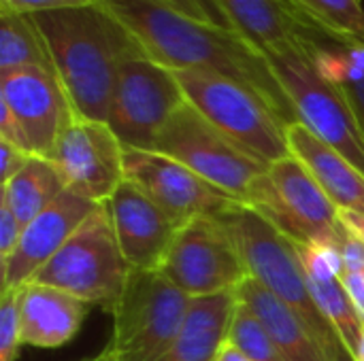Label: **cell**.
Masks as SVG:
<instances>
[{"label": "cell", "instance_id": "ba28073f", "mask_svg": "<svg viewBox=\"0 0 364 361\" xmlns=\"http://www.w3.org/2000/svg\"><path fill=\"white\" fill-rule=\"evenodd\" d=\"M296 117L364 177V134L343 94L320 72L301 40L262 53Z\"/></svg>", "mask_w": 364, "mask_h": 361}, {"label": "cell", "instance_id": "2e32d148", "mask_svg": "<svg viewBox=\"0 0 364 361\" xmlns=\"http://www.w3.org/2000/svg\"><path fill=\"white\" fill-rule=\"evenodd\" d=\"M98 204L73 191H64L49 209L34 217L21 234L13 255L2 262L0 291L23 287L41 272V268L68 243Z\"/></svg>", "mask_w": 364, "mask_h": 361}, {"label": "cell", "instance_id": "3957f363", "mask_svg": "<svg viewBox=\"0 0 364 361\" xmlns=\"http://www.w3.org/2000/svg\"><path fill=\"white\" fill-rule=\"evenodd\" d=\"M230 232L247 277L301 315L333 361H352L341 338L311 298L294 243L243 202L215 215Z\"/></svg>", "mask_w": 364, "mask_h": 361}, {"label": "cell", "instance_id": "cb8c5ba5", "mask_svg": "<svg viewBox=\"0 0 364 361\" xmlns=\"http://www.w3.org/2000/svg\"><path fill=\"white\" fill-rule=\"evenodd\" d=\"M64 191L66 183L55 162L41 155H30L23 168L9 183L2 185L0 200L9 204L13 215L26 228Z\"/></svg>", "mask_w": 364, "mask_h": 361}, {"label": "cell", "instance_id": "5bb4252c", "mask_svg": "<svg viewBox=\"0 0 364 361\" xmlns=\"http://www.w3.org/2000/svg\"><path fill=\"white\" fill-rule=\"evenodd\" d=\"M0 102L15 115L30 153L51 160L62 130L75 115L58 77L41 68L2 72Z\"/></svg>", "mask_w": 364, "mask_h": 361}, {"label": "cell", "instance_id": "ffe728a7", "mask_svg": "<svg viewBox=\"0 0 364 361\" xmlns=\"http://www.w3.org/2000/svg\"><path fill=\"white\" fill-rule=\"evenodd\" d=\"M290 153L305 164L339 211L364 213V177L301 121L286 130Z\"/></svg>", "mask_w": 364, "mask_h": 361}, {"label": "cell", "instance_id": "74e56055", "mask_svg": "<svg viewBox=\"0 0 364 361\" xmlns=\"http://www.w3.org/2000/svg\"><path fill=\"white\" fill-rule=\"evenodd\" d=\"M79 361H115V357L109 353V349L105 347L100 353H96V355H92V357H85V360H79Z\"/></svg>", "mask_w": 364, "mask_h": 361}, {"label": "cell", "instance_id": "30bf717a", "mask_svg": "<svg viewBox=\"0 0 364 361\" xmlns=\"http://www.w3.org/2000/svg\"><path fill=\"white\" fill-rule=\"evenodd\" d=\"M183 102L175 70L145 51L134 53L117 70L107 123L126 149L151 151L156 136Z\"/></svg>", "mask_w": 364, "mask_h": 361}, {"label": "cell", "instance_id": "e0dca14e", "mask_svg": "<svg viewBox=\"0 0 364 361\" xmlns=\"http://www.w3.org/2000/svg\"><path fill=\"white\" fill-rule=\"evenodd\" d=\"M294 247L314 302L318 304L326 321L333 326V330L337 332L346 351L354 361L363 336L364 321L343 285V260L339 249L320 243H294Z\"/></svg>", "mask_w": 364, "mask_h": 361}, {"label": "cell", "instance_id": "5b68a950", "mask_svg": "<svg viewBox=\"0 0 364 361\" xmlns=\"http://www.w3.org/2000/svg\"><path fill=\"white\" fill-rule=\"evenodd\" d=\"M243 204L292 243H320L339 249L348 234L339 219V209L292 153L273 162L252 183Z\"/></svg>", "mask_w": 364, "mask_h": 361}, {"label": "cell", "instance_id": "d6986e66", "mask_svg": "<svg viewBox=\"0 0 364 361\" xmlns=\"http://www.w3.org/2000/svg\"><path fill=\"white\" fill-rule=\"evenodd\" d=\"M87 306L62 289L41 283L23 285L21 343L36 349L64 347L79 334L87 317Z\"/></svg>", "mask_w": 364, "mask_h": 361}, {"label": "cell", "instance_id": "7402d4cb", "mask_svg": "<svg viewBox=\"0 0 364 361\" xmlns=\"http://www.w3.org/2000/svg\"><path fill=\"white\" fill-rule=\"evenodd\" d=\"M230 28L260 53L299 40V11L290 0H215Z\"/></svg>", "mask_w": 364, "mask_h": 361}, {"label": "cell", "instance_id": "8992f818", "mask_svg": "<svg viewBox=\"0 0 364 361\" xmlns=\"http://www.w3.org/2000/svg\"><path fill=\"white\" fill-rule=\"evenodd\" d=\"M192 298L160 270H132L113 309L107 345L115 361H162L179 336Z\"/></svg>", "mask_w": 364, "mask_h": 361}, {"label": "cell", "instance_id": "f1b7e54d", "mask_svg": "<svg viewBox=\"0 0 364 361\" xmlns=\"http://www.w3.org/2000/svg\"><path fill=\"white\" fill-rule=\"evenodd\" d=\"M90 4H98V0H0V11L36 15V13H47V11L90 6Z\"/></svg>", "mask_w": 364, "mask_h": 361}, {"label": "cell", "instance_id": "f35d334b", "mask_svg": "<svg viewBox=\"0 0 364 361\" xmlns=\"http://www.w3.org/2000/svg\"><path fill=\"white\" fill-rule=\"evenodd\" d=\"M354 361H364V330L363 336H360V343H358V349H356V355H354Z\"/></svg>", "mask_w": 364, "mask_h": 361}, {"label": "cell", "instance_id": "44dd1931", "mask_svg": "<svg viewBox=\"0 0 364 361\" xmlns=\"http://www.w3.org/2000/svg\"><path fill=\"white\" fill-rule=\"evenodd\" d=\"M237 302L250 309L267 328L288 361H333L307 323L286 302L247 277L235 291Z\"/></svg>", "mask_w": 364, "mask_h": 361}, {"label": "cell", "instance_id": "d4e9b609", "mask_svg": "<svg viewBox=\"0 0 364 361\" xmlns=\"http://www.w3.org/2000/svg\"><path fill=\"white\" fill-rule=\"evenodd\" d=\"M23 68H41L55 74L47 45L32 17L0 11V74Z\"/></svg>", "mask_w": 364, "mask_h": 361}, {"label": "cell", "instance_id": "ac0fdd59", "mask_svg": "<svg viewBox=\"0 0 364 361\" xmlns=\"http://www.w3.org/2000/svg\"><path fill=\"white\" fill-rule=\"evenodd\" d=\"M299 11V9H296ZM299 40L320 72L343 94L364 134V43L339 36L299 11Z\"/></svg>", "mask_w": 364, "mask_h": 361}, {"label": "cell", "instance_id": "4316f807", "mask_svg": "<svg viewBox=\"0 0 364 361\" xmlns=\"http://www.w3.org/2000/svg\"><path fill=\"white\" fill-rule=\"evenodd\" d=\"M228 343L235 345L247 360L252 361H288L262 321L245 309L241 302H237L230 328H228Z\"/></svg>", "mask_w": 364, "mask_h": 361}, {"label": "cell", "instance_id": "e575fe53", "mask_svg": "<svg viewBox=\"0 0 364 361\" xmlns=\"http://www.w3.org/2000/svg\"><path fill=\"white\" fill-rule=\"evenodd\" d=\"M166 2H171L173 6L181 9L183 13H188V15H192V17H196V19L211 21L209 15H207V11L203 9V4H200L198 0H166ZM211 23H213V21H211Z\"/></svg>", "mask_w": 364, "mask_h": 361}, {"label": "cell", "instance_id": "277c9868", "mask_svg": "<svg viewBox=\"0 0 364 361\" xmlns=\"http://www.w3.org/2000/svg\"><path fill=\"white\" fill-rule=\"evenodd\" d=\"M186 100L235 145L271 166L290 155L288 126L250 87L211 70H175Z\"/></svg>", "mask_w": 364, "mask_h": 361}, {"label": "cell", "instance_id": "9a60e30c", "mask_svg": "<svg viewBox=\"0 0 364 361\" xmlns=\"http://www.w3.org/2000/svg\"><path fill=\"white\" fill-rule=\"evenodd\" d=\"M119 249L132 270H160L179 228L132 181L105 202Z\"/></svg>", "mask_w": 364, "mask_h": 361}, {"label": "cell", "instance_id": "f546056e", "mask_svg": "<svg viewBox=\"0 0 364 361\" xmlns=\"http://www.w3.org/2000/svg\"><path fill=\"white\" fill-rule=\"evenodd\" d=\"M23 234V226L13 215L6 202L0 200V262H6L17 249Z\"/></svg>", "mask_w": 364, "mask_h": 361}, {"label": "cell", "instance_id": "1f68e13d", "mask_svg": "<svg viewBox=\"0 0 364 361\" xmlns=\"http://www.w3.org/2000/svg\"><path fill=\"white\" fill-rule=\"evenodd\" d=\"M0 140H4L9 145H15V147H19V149L30 153L23 132H21L15 115L11 113V109L4 102H0Z\"/></svg>", "mask_w": 364, "mask_h": 361}, {"label": "cell", "instance_id": "8d00e7d4", "mask_svg": "<svg viewBox=\"0 0 364 361\" xmlns=\"http://www.w3.org/2000/svg\"><path fill=\"white\" fill-rule=\"evenodd\" d=\"M215 361H252L247 360L235 345H230L228 340L222 345V349H220V353H218V357H215Z\"/></svg>", "mask_w": 364, "mask_h": 361}, {"label": "cell", "instance_id": "6da1fadb", "mask_svg": "<svg viewBox=\"0 0 364 361\" xmlns=\"http://www.w3.org/2000/svg\"><path fill=\"white\" fill-rule=\"evenodd\" d=\"M143 45L156 62L173 70H211L258 94L286 123L296 111L267 57L235 30L196 19L166 0H98Z\"/></svg>", "mask_w": 364, "mask_h": 361}, {"label": "cell", "instance_id": "52a82bcc", "mask_svg": "<svg viewBox=\"0 0 364 361\" xmlns=\"http://www.w3.org/2000/svg\"><path fill=\"white\" fill-rule=\"evenodd\" d=\"M130 272L107 204H98L32 283L62 289L90 306L113 313Z\"/></svg>", "mask_w": 364, "mask_h": 361}, {"label": "cell", "instance_id": "83f0119b", "mask_svg": "<svg viewBox=\"0 0 364 361\" xmlns=\"http://www.w3.org/2000/svg\"><path fill=\"white\" fill-rule=\"evenodd\" d=\"M21 294L23 287H9L0 294V361H15L21 343Z\"/></svg>", "mask_w": 364, "mask_h": 361}, {"label": "cell", "instance_id": "7c38bea8", "mask_svg": "<svg viewBox=\"0 0 364 361\" xmlns=\"http://www.w3.org/2000/svg\"><path fill=\"white\" fill-rule=\"evenodd\" d=\"M66 189L105 204L126 181L124 145L107 121L73 115L51 155Z\"/></svg>", "mask_w": 364, "mask_h": 361}, {"label": "cell", "instance_id": "603a6c76", "mask_svg": "<svg viewBox=\"0 0 364 361\" xmlns=\"http://www.w3.org/2000/svg\"><path fill=\"white\" fill-rule=\"evenodd\" d=\"M235 306V294L192 298L183 328L162 361H215L228 340Z\"/></svg>", "mask_w": 364, "mask_h": 361}, {"label": "cell", "instance_id": "8fae6325", "mask_svg": "<svg viewBox=\"0 0 364 361\" xmlns=\"http://www.w3.org/2000/svg\"><path fill=\"white\" fill-rule=\"evenodd\" d=\"M160 272L190 298L235 294L247 279L241 253L218 217H198L179 228Z\"/></svg>", "mask_w": 364, "mask_h": 361}, {"label": "cell", "instance_id": "4dcf8cb0", "mask_svg": "<svg viewBox=\"0 0 364 361\" xmlns=\"http://www.w3.org/2000/svg\"><path fill=\"white\" fill-rule=\"evenodd\" d=\"M30 155L32 153L0 140V177H2V185L9 183L23 168V164L28 162Z\"/></svg>", "mask_w": 364, "mask_h": 361}, {"label": "cell", "instance_id": "d590c367", "mask_svg": "<svg viewBox=\"0 0 364 361\" xmlns=\"http://www.w3.org/2000/svg\"><path fill=\"white\" fill-rule=\"evenodd\" d=\"M198 2L203 4V9L207 11L209 19H211L215 26L226 28V30H232V28H230V23H228V19H226V15H224V13H222V9L215 4V0H198Z\"/></svg>", "mask_w": 364, "mask_h": 361}, {"label": "cell", "instance_id": "9c48e42d", "mask_svg": "<svg viewBox=\"0 0 364 361\" xmlns=\"http://www.w3.org/2000/svg\"><path fill=\"white\" fill-rule=\"evenodd\" d=\"M151 151L181 162L239 202L269 168L209 123L188 100L164 123Z\"/></svg>", "mask_w": 364, "mask_h": 361}, {"label": "cell", "instance_id": "d6a6232c", "mask_svg": "<svg viewBox=\"0 0 364 361\" xmlns=\"http://www.w3.org/2000/svg\"><path fill=\"white\" fill-rule=\"evenodd\" d=\"M341 279H343V285L364 321V268L356 270V272H343Z\"/></svg>", "mask_w": 364, "mask_h": 361}, {"label": "cell", "instance_id": "484cf974", "mask_svg": "<svg viewBox=\"0 0 364 361\" xmlns=\"http://www.w3.org/2000/svg\"><path fill=\"white\" fill-rule=\"evenodd\" d=\"M322 28L364 43V6L360 0H290Z\"/></svg>", "mask_w": 364, "mask_h": 361}, {"label": "cell", "instance_id": "7a4b0ae2", "mask_svg": "<svg viewBox=\"0 0 364 361\" xmlns=\"http://www.w3.org/2000/svg\"><path fill=\"white\" fill-rule=\"evenodd\" d=\"M30 17L47 45L53 72L73 111L87 119L107 121L117 70L126 57L143 53V45L102 4Z\"/></svg>", "mask_w": 364, "mask_h": 361}, {"label": "cell", "instance_id": "4fadbf2b", "mask_svg": "<svg viewBox=\"0 0 364 361\" xmlns=\"http://www.w3.org/2000/svg\"><path fill=\"white\" fill-rule=\"evenodd\" d=\"M124 168L126 179L143 189L177 228L198 217H215L239 202L181 162L156 151L124 147Z\"/></svg>", "mask_w": 364, "mask_h": 361}, {"label": "cell", "instance_id": "836d02e7", "mask_svg": "<svg viewBox=\"0 0 364 361\" xmlns=\"http://www.w3.org/2000/svg\"><path fill=\"white\" fill-rule=\"evenodd\" d=\"M339 219L343 223V228L358 238L360 243H364V213L358 211H339Z\"/></svg>", "mask_w": 364, "mask_h": 361}]
</instances>
